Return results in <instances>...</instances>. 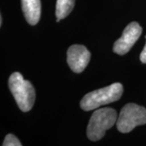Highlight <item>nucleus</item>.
Returning a JSON list of instances; mask_svg holds the SVG:
<instances>
[{"instance_id": "obj_1", "label": "nucleus", "mask_w": 146, "mask_h": 146, "mask_svg": "<svg viewBox=\"0 0 146 146\" xmlns=\"http://www.w3.org/2000/svg\"><path fill=\"white\" fill-rule=\"evenodd\" d=\"M8 86L19 108L27 112L32 109L35 102V89L29 80H25L21 73H12L8 80Z\"/></svg>"}, {"instance_id": "obj_2", "label": "nucleus", "mask_w": 146, "mask_h": 146, "mask_svg": "<svg viewBox=\"0 0 146 146\" xmlns=\"http://www.w3.org/2000/svg\"><path fill=\"white\" fill-rule=\"evenodd\" d=\"M123 88L120 83H114L107 87L97 89L87 94L80 102L81 109L89 111L116 102L120 99Z\"/></svg>"}, {"instance_id": "obj_3", "label": "nucleus", "mask_w": 146, "mask_h": 146, "mask_svg": "<svg viewBox=\"0 0 146 146\" xmlns=\"http://www.w3.org/2000/svg\"><path fill=\"white\" fill-rule=\"evenodd\" d=\"M117 119V112L115 109L107 107L95 110L87 127V136L89 140L99 141L104 136L106 130L114 126Z\"/></svg>"}, {"instance_id": "obj_4", "label": "nucleus", "mask_w": 146, "mask_h": 146, "mask_svg": "<svg viewBox=\"0 0 146 146\" xmlns=\"http://www.w3.org/2000/svg\"><path fill=\"white\" fill-rule=\"evenodd\" d=\"M146 123V109L134 103L125 105L120 112L116 122L117 128L120 132L127 133L137 126Z\"/></svg>"}, {"instance_id": "obj_5", "label": "nucleus", "mask_w": 146, "mask_h": 146, "mask_svg": "<svg viewBox=\"0 0 146 146\" xmlns=\"http://www.w3.org/2000/svg\"><path fill=\"white\" fill-rule=\"evenodd\" d=\"M142 33V28L137 22H131L123 30L122 36L114 44L113 50L119 55L128 52L139 39Z\"/></svg>"}, {"instance_id": "obj_6", "label": "nucleus", "mask_w": 146, "mask_h": 146, "mask_svg": "<svg viewBox=\"0 0 146 146\" xmlns=\"http://www.w3.org/2000/svg\"><path fill=\"white\" fill-rule=\"evenodd\" d=\"M90 52L82 45H72L69 47L67 52V62L74 72H83L89 64Z\"/></svg>"}, {"instance_id": "obj_7", "label": "nucleus", "mask_w": 146, "mask_h": 146, "mask_svg": "<svg viewBox=\"0 0 146 146\" xmlns=\"http://www.w3.org/2000/svg\"><path fill=\"white\" fill-rule=\"evenodd\" d=\"M22 11L27 22L35 25L41 17V0H21Z\"/></svg>"}, {"instance_id": "obj_8", "label": "nucleus", "mask_w": 146, "mask_h": 146, "mask_svg": "<svg viewBox=\"0 0 146 146\" xmlns=\"http://www.w3.org/2000/svg\"><path fill=\"white\" fill-rule=\"evenodd\" d=\"M75 4V0H57L56 3V11L55 15L57 17V22L71 13Z\"/></svg>"}, {"instance_id": "obj_9", "label": "nucleus", "mask_w": 146, "mask_h": 146, "mask_svg": "<svg viewBox=\"0 0 146 146\" xmlns=\"http://www.w3.org/2000/svg\"><path fill=\"white\" fill-rule=\"evenodd\" d=\"M3 146H21L22 144L21 141H19L16 136H15L12 134H8L4 139V141L3 143Z\"/></svg>"}, {"instance_id": "obj_10", "label": "nucleus", "mask_w": 146, "mask_h": 146, "mask_svg": "<svg viewBox=\"0 0 146 146\" xmlns=\"http://www.w3.org/2000/svg\"><path fill=\"white\" fill-rule=\"evenodd\" d=\"M146 38V36H145ZM140 58H141V61L143 63H146V43L145 45V47L142 50V52L141 54V56H140Z\"/></svg>"}, {"instance_id": "obj_11", "label": "nucleus", "mask_w": 146, "mask_h": 146, "mask_svg": "<svg viewBox=\"0 0 146 146\" xmlns=\"http://www.w3.org/2000/svg\"><path fill=\"white\" fill-rule=\"evenodd\" d=\"M2 23H3V18L1 16V17H0V25H2Z\"/></svg>"}]
</instances>
